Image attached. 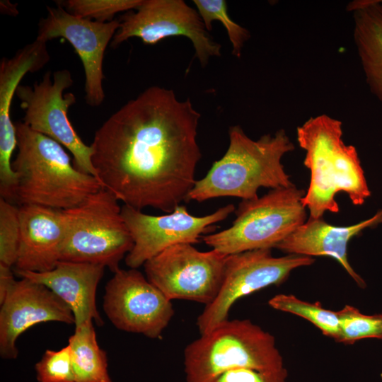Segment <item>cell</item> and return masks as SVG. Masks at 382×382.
Listing matches in <instances>:
<instances>
[{
  "label": "cell",
  "mask_w": 382,
  "mask_h": 382,
  "mask_svg": "<svg viewBox=\"0 0 382 382\" xmlns=\"http://www.w3.org/2000/svg\"><path fill=\"white\" fill-rule=\"evenodd\" d=\"M16 282L11 267L0 263V303L4 301Z\"/></svg>",
  "instance_id": "29"
},
{
  "label": "cell",
  "mask_w": 382,
  "mask_h": 382,
  "mask_svg": "<svg viewBox=\"0 0 382 382\" xmlns=\"http://www.w3.org/2000/svg\"><path fill=\"white\" fill-rule=\"evenodd\" d=\"M119 200L106 188L79 205L64 210L65 234L60 261L101 265L113 273L134 242Z\"/></svg>",
  "instance_id": "7"
},
{
  "label": "cell",
  "mask_w": 382,
  "mask_h": 382,
  "mask_svg": "<svg viewBox=\"0 0 382 382\" xmlns=\"http://www.w3.org/2000/svg\"><path fill=\"white\" fill-rule=\"evenodd\" d=\"M200 117L189 98L149 87L96 132L91 146L97 178L125 205L173 212L197 180Z\"/></svg>",
  "instance_id": "1"
},
{
  "label": "cell",
  "mask_w": 382,
  "mask_h": 382,
  "mask_svg": "<svg viewBox=\"0 0 382 382\" xmlns=\"http://www.w3.org/2000/svg\"><path fill=\"white\" fill-rule=\"evenodd\" d=\"M15 127L18 153L12 162L17 177L13 201L20 206L66 210L103 187L97 178L74 166L59 143L23 122H16Z\"/></svg>",
  "instance_id": "4"
},
{
  "label": "cell",
  "mask_w": 382,
  "mask_h": 382,
  "mask_svg": "<svg viewBox=\"0 0 382 382\" xmlns=\"http://www.w3.org/2000/svg\"><path fill=\"white\" fill-rule=\"evenodd\" d=\"M197 11L207 31L212 28V23L217 21L226 28L232 45V54L239 58L244 43L249 39L248 30L234 22L227 12V4L224 0H194Z\"/></svg>",
  "instance_id": "24"
},
{
  "label": "cell",
  "mask_w": 382,
  "mask_h": 382,
  "mask_svg": "<svg viewBox=\"0 0 382 382\" xmlns=\"http://www.w3.org/2000/svg\"><path fill=\"white\" fill-rule=\"evenodd\" d=\"M111 47L131 37L155 45L166 37L183 36L192 43L195 57L202 66L212 57L221 55V46L206 29L197 9L183 0H143L133 12L121 16Z\"/></svg>",
  "instance_id": "11"
},
{
  "label": "cell",
  "mask_w": 382,
  "mask_h": 382,
  "mask_svg": "<svg viewBox=\"0 0 382 382\" xmlns=\"http://www.w3.org/2000/svg\"><path fill=\"white\" fill-rule=\"evenodd\" d=\"M352 13L354 40L366 83L382 103V0H357Z\"/></svg>",
  "instance_id": "20"
},
{
  "label": "cell",
  "mask_w": 382,
  "mask_h": 382,
  "mask_svg": "<svg viewBox=\"0 0 382 382\" xmlns=\"http://www.w3.org/2000/svg\"><path fill=\"white\" fill-rule=\"evenodd\" d=\"M314 262L313 257L299 255L274 257L272 249L228 255L220 290L197 317L196 324L200 335L227 320L231 307L238 299L267 286L279 285L293 270Z\"/></svg>",
  "instance_id": "10"
},
{
  "label": "cell",
  "mask_w": 382,
  "mask_h": 382,
  "mask_svg": "<svg viewBox=\"0 0 382 382\" xmlns=\"http://www.w3.org/2000/svg\"><path fill=\"white\" fill-rule=\"evenodd\" d=\"M104 269L101 265L59 261L50 271L16 272L21 278L45 285L58 296L71 308L76 327L88 321L102 326L103 320L96 308V294Z\"/></svg>",
  "instance_id": "19"
},
{
  "label": "cell",
  "mask_w": 382,
  "mask_h": 382,
  "mask_svg": "<svg viewBox=\"0 0 382 382\" xmlns=\"http://www.w3.org/2000/svg\"><path fill=\"white\" fill-rule=\"evenodd\" d=\"M380 376H381V378L382 380V373L381 374Z\"/></svg>",
  "instance_id": "31"
},
{
  "label": "cell",
  "mask_w": 382,
  "mask_h": 382,
  "mask_svg": "<svg viewBox=\"0 0 382 382\" xmlns=\"http://www.w3.org/2000/svg\"><path fill=\"white\" fill-rule=\"evenodd\" d=\"M38 382H75L71 347L47 349L35 364Z\"/></svg>",
  "instance_id": "27"
},
{
  "label": "cell",
  "mask_w": 382,
  "mask_h": 382,
  "mask_svg": "<svg viewBox=\"0 0 382 382\" xmlns=\"http://www.w3.org/2000/svg\"><path fill=\"white\" fill-rule=\"evenodd\" d=\"M342 133V122L325 114L309 118L296 129L298 144L306 152L303 164L311 173L302 198L310 217L338 213L339 192L345 193L355 206L371 196L357 149L343 141Z\"/></svg>",
  "instance_id": "2"
},
{
  "label": "cell",
  "mask_w": 382,
  "mask_h": 382,
  "mask_svg": "<svg viewBox=\"0 0 382 382\" xmlns=\"http://www.w3.org/2000/svg\"><path fill=\"white\" fill-rule=\"evenodd\" d=\"M382 223V209L373 216L353 225L337 226L327 223L323 217H310L294 232L276 245L286 255L328 256L339 262L360 288H365L364 279L352 268L348 260L349 242L366 228Z\"/></svg>",
  "instance_id": "18"
},
{
  "label": "cell",
  "mask_w": 382,
  "mask_h": 382,
  "mask_svg": "<svg viewBox=\"0 0 382 382\" xmlns=\"http://www.w3.org/2000/svg\"><path fill=\"white\" fill-rule=\"evenodd\" d=\"M45 42L35 40L26 45L10 59L0 64V195L11 197L17 185L11 156L17 146L15 124L11 119L13 96L28 72L37 71L50 60Z\"/></svg>",
  "instance_id": "16"
},
{
  "label": "cell",
  "mask_w": 382,
  "mask_h": 382,
  "mask_svg": "<svg viewBox=\"0 0 382 382\" xmlns=\"http://www.w3.org/2000/svg\"><path fill=\"white\" fill-rule=\"evenodd\" d=\"M228 137L226 153L212 163L204 178L196 180L186 202L224 197L251 200L258 197L260 187L272 190L294 185L282 163V157L295 149L284 129L253 140L234 125L228 129Z\"/></svg>",
  "instance_id": "3"
},
{
  "label": "cell",
  "mask_w": 382,
  "mask_h": 382,
  "mask_svg": "<svg viewBox=\"0 0 382 382\" xmlns=\"http://www.w3.org/2000/svg\"><path fill=\"white\" fill-rule=\"evenodd\" d=\"M0 304V354L4 359L18 356V337L35 324L50 321L75 324L71 308L58 296L27 278L16 281Z\"/></svg>",
  "instance_id": "15"
},
{
  "label": "cell",
  "mask_w": 382,
  "mask_h": 382,
  "mask_svg": "<svg viewBox=\"0 0 382 382\" xmlns=\"http://www.w3.org/2000/svg\"><path fill=\"white\" fill-rule=\"evenodd\" d=\"M183 357L186 382H214L235 369L285 367L274 336L248 319H228L201 334L186 346Z\"/></svg>",
  "instance_id": "5"
},
{
  "label": "cell",
  "mask_w": 382,
  "mask_h": 382,
  "mask_svg": "<svg viewBox=\"0 0 382 382\" xmlns=\"http://www.w3.org/2000/svg\"><path fill=\"white\" fill-rule=\"evenodd\" d=\"M8 5H9V1H1V6H3V11H6V9L8 11L7 14L8 15L10 14L16 15V13H18L14 5L11 4V6H8Z\"/></svg>",
  "instance_id": "30"
},
{
  "label": "cell",
  "mask_w": 382,
  "mask_h": 382,
  "mask_svg": "<svg viewBox=\"0 0 382 382\" xmlns=\"http://www.w3.org/2000/svg\"><path fill=\"white\" fill-rule=\"evenodd\" d=\"M68 345L71 351L75 382H112L108 371L106 353L96 340L93 321L76 326Z\"/></svg>",
  "instance_id": "21"
},
{
  "label": "cell",
  "mask_w": 382,
  "mask_h": 382,
  "mask_svg": "<svg viewBox=\"0 0 382 382\" xmlns=\"http://www.w3.org/2000/svg\"><path fill=\"white\" fill-rule=\"evenodd\" d=\"M305 192L293 185L272 189L254 199L242 200L229 228L204 235L202 240L226 255L274 248L307 220L302 202Z\"/></svg>",
  "instance_id": "6"
},
{
  "label": "cell",
  "mask_w": 382,
  "mask_h": 382,
  "mask_svg": "<svg viewBox=\"0 0 382 382\" xmlns=\"http://www.w3.org/2000/svg\"><path fill=\"white\" fill-rule=\"evenodd\" d=\"M235 211V206L228 204L212 214L195 216L180 204L170 213L153 216L124 204L122 216L134 242L125 257V263L137 269L168 247L197 243L203 236L214 230L216 224Z\"/></svg>",
  "instance_id": "12"
},
{
  "label": "cell",
  "mask_w": 382,
  "mask_h": 382,
  "mask_svg": "<svg viewBox=\"0 0 382 382\" xmlns=\"http://www.w3.org/2000/svg\"><path fill=\"white\" fill-rule=\"evenodd\" d=\"M143 0H60L55 4L69 13L100 23L113 21L120 12L137 8Z\"/></svg>",
  "instance_id": "25"
},
{
  "label": "cell",
  "mask_w": 382,
  "mask_h": 382,
  "mask_svg": "<svg viewBox=\"0 0 382 382\" xmlns=\"http://www.w3.org/2000/svg\"><path fill=\"white\" fill-rule=\"evenodd\" d=\"M103 310L119 330L161 337L174 316L169 300L137 269H119L108 282Z\"/></svg>",
  "instance_id": "13"
},
{
  "label": "cell",
  "mask_w": 382,
  "mask_h": 382,
  "mask_svg": "<svg viewBox=\"0 0 382 382\" xmlns=\"http://www.w3.org/2000/svg\"><path fill=\"white\" fill-rule=\"evenodd\" d=\"M288 371H260L251 369H235L219 376L214 382H286Z\"/></svg>",
  "instance_id": "28"
},
{
  "label": "cell",
  "mask_w": 382,
  "mask_h": 382,
  "mask_svg": "<svg viewBox=\"0 0 382 382\" xmlns=\"http://www.w3.org/2000/svg\"><path fill=\"white\" fill-rule=\"evenodd\" d=\"M74 83L68 69L47 71L33 86L19 85L16 95L24 112L23 122L32 130L46 135L66 147L79 170L97 178L92 163L93 149L86 145L68 118V110L76 103L72 93L64 94Z\"/></svg>",
  "instance_id": "8"
},
{
  "label": "cell",
  "mask_w": 382,
  "mask_h": 382,
  "mask_svg": "<svg viewBox=\"0 0 382 382\" xmlns=\"http://www.w3.org/2000/svg\"><path fill=\"white\" fill-rule=\"evenodd\" d=\"M272 308L303 318L318 328L322 333L335 341L340 332L337 311L323 308L320 303L303 301L293 294H279L268 301Z\"/></svg>",
  "instance_id": "22"
},
{
  "label": "cell",
  "mask_w": 382,
  "mask_h": 382,
  "mask_svg": "<svg viewBox=\"0 0 382 382\" xmlns=\"http://www.w3.org/2000/svg\"><path fill=\"white\" fill-rule=\"evenodd\" d=\"M56 5L47 6V14L38 23L36 40L47 42L62 37L72 45L84 69L86 102L91 107H98L105 99V51L120 27V20L100 23L74 16Z\"/></svg>",
  "instance_id": "14"
},
{
  "label": "cell",
  "mask_w": 382,
  "mask_h": 382,
  "mask_svg": "<svg viewBox=\"0 0 382 382\" xmlns=\"http://www.w3.org/2000/svg\"><path fill=\"white\" fill-rule=\"evenodd\" d=\"M19 207L0 197V263L15 265L20 243Z\"/></svg>",
  "instance_id": "26"
},
{
  "label": "cell",
  "mask_w": 382,
  "mask_h": 382,
  "mask_svg": "<svg viewBox=\"0 0 382 382\" xmlns=\"http://www.w3.org/2000/svg\"><path fill=\"white\" fill-rule=\"evenodd\" d=\"M228 255L214 249L202 252L180 243L163 250L144 264L147 279L169 300L210 304L224 279Z\"/></svg>",
  "instance_id": "9"
},
{
  "label": "cell",
  "mask_w": 382,
  "mask_h": 382,
  "mask_svg": "<svg viewBox=\"0 0 382 382\" xmlns=\"http://www.w3.org/2000/svg\"><path fill=\"white\" fill-rule=\"evenodd\" d=\"M337 313L340 332L336 342L353 345L366 338L382 339V314H364L351 305H345Z\"/></svg>",
  "instance_id": "23"
},
{
  "label": "cell",
  "mask_w": 382,
  "mask_h": 382,
  "mask_svg": "<svg viewBox=\"0 0 382 382\" xmlns=\"http://www.w3.org/2000/svg\"><path fill=\"white\" fill-rule=\"evenodd\" d=\"M20 243L15 271L44 272L60 261L65 234L64 210L36 204L19 207Z\"/></svg>",
  "instance_id": "17"
}]
</instances>
